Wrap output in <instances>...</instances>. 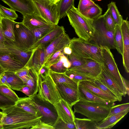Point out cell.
Segmentation results:
<instances>
[{
	"label": "cell",
	"instance_id": "cell-10",
	"mask_svg": "<svg viewBox=\"0 0 129 129\" xmlns=\"http://www.w3.org/2000/svg\"><path fill=\"white\" fill-rule=\"evenodd\" d=\"M15 40L13 41L15 45L21 50L28 51L33 45L34 40L31 30L21 22H16L14 27Z\"/></svg>",
	"mask_w": 129,
	"mask_h": 129
},
{
	"label": "cell",
	"instance_id": "cell-26",
	"mask_svg": "<svg viewBox=\"0 0 129 129\" xmlns=\"http://www.w3.org/2000/svg\"><path fill=\"white\" fill-rule=\"evenodd\" d=\"M1 20L2 29L4 37L14 41L15 38L14 27L16 22L4 17L1 18Z\"/></svg>",
	"mask_w": 129,
	"mask_h": 129
},
{
	"label": "cell",
	"instance_id": "cell-53",
	"mask_svg": "<svg viewBox=\"0 0 129 129\" xmlns=\"http://www.w3.org/2000/svg\"><path fill=\"white\" fill-rule=\"evenodd\" d=\"M20 91L22 92L28 96H30V90L28 87L24 86L20 89Z\"/></svg>",
	"mask_w": 129,
	"mask_h": 129
},
{
	"label": "cell",
	"instance_id": "cell-49",
	"mask_svg": "<svg viewBox=\"0 0 129 129\" xmlns=\"http://www.w3.org/2000/svg\"><path fill=\"white\" fill-rule=\"evenodd\" d=\"M96 4L93 0H80L78 9L79 12L82 14L85 12L89 7Z\"/></svg>",
	"mask_w": 129,
	"mask_h": 129
},
{
	"label": "cell",
	"instance_id": "cell-54",
	"mask_svg": "<svg viewBox=\"0 0 129 129\" xmlns=\"http://www.w3.org/2000/svg\"><path fill=\"white\" fill-rule=\"evenodd\" d=\"M63 52L64 54L69 55L72 53V51L71 48L68 46L65 47L63 48Z\"/></svg>",
	"mask_w": 129,
	"mask_h": 129
},
{
	"label": "cell",
	"instance_id": "cell-28",
	"mask_svg": "<svg viewBox=\"0 0 129 129\" xmlns=\"http://www.w3.org/2000/svg\"><path fill=\"white\" fill-rule=\"evenodd\" d=\"M49 74L55 84L58 83L67 84L78 88V83L71 79L65 73H56L50 70Z\"/></svg>",
	"mask_w": 129,
	"mask_h": 129
},
{
	"label": "cell",
	"instance_id": "cell-37",
	"mask_svg": "<svg viewBox=\"0 0 129 129\" xmlns=\"http://www.w3.org/2000/svg\"><path fill=\"white\" fill-rule=\"evenodd\" d=\"M108 8L110 10L112 18L115 24L121 25L122 24L123 19L120 14L115 2H112L108 5Z\"/></svg>",
	"mask_w": 129,
	"mask_h": 129
},
{
	"label": "cell",
	"instance_id": "cell-57",
	"mask_svg": "<svg viewBox=\"0 0 129 129\" xmlns=\"http://www.w3.org/2000/svg\"><path fill=\"white\" fill-rule=\"evenodd\" d=\"M52 3L55 4H57L59 2L60 0H49Z\"/></svg>",
	"mask_w": 129,
	"mask_h": 129
},
{
	"label": "cell",
	"instance_id": "cell-27",
	"mask_svg": "<svg viewBox=\"0 0 129 129\" xmlns=\"http://www.w3.org/2000/svg\"><path fill=\"white\" fill-rule=\"evenodd\" d=\"M15 105L28 113L42 117L31 101L30 96L19 98Z\"/></svg>",
	"mask_w": 129,
	"mask_h": 129
},
{
	"label": "cell",
	"instance_id": "cell-41",
	"mask_svg": "<svg viewBox=\"0 0 129 129\" xmlns=\"http://www.w3.org/2000/svg\"><path fill=\"white\" fill-rule=\"evenodd\" d=\"M128 109H129V103L113 105L110 107L109 114L105 119L119 113Z\"/></svg>",
	"mask_w": 129,
	"mask_h": 129
},
{
	"label": "cell",
	"instance_id": "cell-48",
	"mask_svg": "<svg viewBox=\"0 0 129 129\" xmlns=\"http://www.w3.org/2000/svg\"><path fill=\"white\" fill-rule=\"evenodd\" d=\"M15 74L19 77L25 83L30 77L29 69L24 66L15 72Z\"/></svg>",
	"mask_w": 129,
	"mask_h": 129
},
{
	"label": "cell",
	"instance_id": "cell-34",
	"mask_svg": "<svg viewBox=\"0 0 129 129\" xmlns=\"http://www.w3.org/2000/svg\"><path fill=\"white\" fill-rule=\"evenodd\" d=\"M65 73L71 79L77 83L83 81H91L95 78L83 73L69 70Z\"/></svg>",
	"mask_w": 129,
	"mask_h": 129
},
{
	"label": "cell",
	"instance_id": "cell-59",
	"mask_svg": "<svg viewBox=\"0 0 129 129\" xmlns=\"http://www.w3.org/2000/svg\"><path fill=\"white\" fill-rule=\"evenodd\" d=\"M5 72L4 70L0 65V75Z\"/></svg>",
	"mask_w": 129,
	"mask_h": 129
},
{
	"label": "cell",
	"instance_id": "cell-55",
	"mask_svg": "<svg viewBox=\"0 0 129 129\" xmlns=\"http://www.w3.org/2000/svg\"><path fill=\"white\" fill-rule=\"evenodd\" d=\"M122 79L124 83L126 89V94L128 95L129 94V83L128 81L126 80L123 77H122Z\"/></svg>",
	"mask_w": 129,
	"mask_h": 129
},
{
	"label": "cell",
	"instance_id": "cell-12",
	"mask_svg": "<svg viewBox=\"0 0 129 129\" xmlns=\"http://www.w3.org/2000/svg\"><path fill=\"white\" fill-rule=\"evenodd\" d=\"M45 48L37 47L33 50L31 56L24 66L28 68L30 72L39 77L40 71L45 62Z\"/></svg>",
	"mask_w": 129,
	"mask_h": 129
},
{
	"label": "cell",
	"instance_id": "cell-47",
	"mask_svg": "<svg viewBox=\"0 0 129 129\" xmlns=\"http://www.w3.org/2000/svg\"><path fill=\"white\" fill-rule=\"evenodd\" d=\"M16 102L0 93V109H5L16 104Z\"/></svg>",
	"mask_w": 129,
	"mask_h": 129
},
{
	"label": "cell",
	"instance_id": "cell-61",
	"mask_svg": "<svg viewBox=\"0 0 129 129\" xmlns=\"http://www.w3.org/2000/svg\"><path fill=\"white\" fill-rule=\"evenodd\" d=\"M96 1H101L102 0H95Z\"/></svg>",
	"mask_w": 129,
	"mask_h": 129
},
{
	"label": "cell",
	"instance_id": "cell-9",
	"mask_svg": "<svg viewBox=\"0 0 129 129\" xmlns=\"http://www.w3.org/2000/svg\"><path fill=\"white\" fill-rule=\"evenodd\" d=\"M35 12L53 25H58L60 19L57 4L49 0H32Z\"/></svg>",
	"mask_w": 129,
	"mask_h": 129
},
{
	"label": "cell",
	"instance_id": "cell-11",
	"mask_svg": "<svg viewBox=\"0 0 129 129\" xmlns=\"http://www.w3.org/2000/svg\"><path fill=\"white\" fill-rule=\"evenodd\" d=\"M5 38L4 42L0 43V54L12 56L20 60L24 66L29 59L33 51L22 50L15 45L13 41Z\"/></svg>",
	"mask_w": 129,
	"mask_h": 129
},
{
	"label": "cell",
	"instance_id": "cell-46",
	"mask_svg": "<svg viewBox=\"0 0 129 129\" xmlns=\"http://www.w3.org/2000/svg\"><path fill=\"white\" fill-rule=\"evenodd\" d=\"M67 55V57L71 63L70 68L81 66L85 63L84 58L78 57L72 53L71 54Z\"/></svg>",
	"mask_w": 129,
	"mask_h": 129
},
{
	"label": "cell",
	"instance_id": "cell-21",
	"mask_svg": "<svg viewBox=\"0 0 129 129\" xmlns=\"http://www.w3.org/2000/svg\"><path fill=\"white\" fill-rule=\"evenodd\" d=\"M58 116L66 123L74 122L75 113L71 107L66 102L61 99L54 105Z\"/></svg>",
	"mask_w": 129,
	"mask_h": 129
},
{
	"label": "cell",
	"instance_id": "cell-56",
	"mask_svg": "<svg viewBox=\"0 0 129 129\" xmlns=\"http://www.w3.org/2000/svg\"><path fill=\"white\" fill-rule=\"evenodd\" d=\"M5 38L3 33L1 22L0 23V43L4 42Z\"/></svg>",
	"mask_w": 129,
	"mask_h": 129
},
{
	"label": "cell",
	"instance_id": "cell-17",
	"mask_svg": "<svg viewBox=\"0 0 129 129\" xmlns=\"http://www.w3.org/2000/svg\"><path fill=\"white\" fill-rule=\"evenodd\" d=\"M127 17L123 20L121 25L123 46L122 55L123 63L125 72H129V22Z\"/></svg>",
	"mask_w": 129,
	"mask_h": 129
},
{
	"label": "cell",
	"instance_id": "cell-7",
	"mask_svg": "<svg viewBox=\"0 0 129 129\" xmlns=\"http://www.w3.org/2000/svg\"><path fill=\"white\" fill-rule=\"evenodd\" d=\"M30 100L42 116L40 120L53 126L58 117L54 105L41 98L37 94L30 96Z\"/></svg>",
	"mask_w": 129,
	"mask_h": 129
},
{
	"label": "cell",
	"instance_id": "cell-25",
	"mask_svg": "<svg viewBox=\"0 0 129 129\" xmlns=\"http://www.w3.org/2000/svg\"><path fill=\"white\" fill-rule=\"evenodd\" d=\"M129 109L105 118L98 122L97 129H108L112 128L127 113Z\"/></svg>",
	"mask_w": 129,
	"mask_h": 129
},
{
	"label": "cell",
	"instance_id": "cell-24",
	"mask_svg": "<svg viewBox=\"0 0 129 129\" xmlns=\"http://www.w3.org/2000/svg\"><path fill=\"white\" fill-rule=\"evenodd\" d=\"M78 83L102 99L114 102L119 101L117 98L105 92L92 84L89 81H80Z\"/></svg>",
	"mask_w": 129,
	"mask_h": 129
},
{
	"label": "cell",
	"instance_id": "cell-44",
	"mask_svg": "<svg viewBox=\"0 0 129 129\" xmlns=\"http://www.w3.org/2000/svg\"><path fill=\"white\" fill-rule=\"evenodd\" d=\"M91 83L97 86L105 92L109 94L115 98H117L119 100L115 94L110 89L106 86L97 78H94L91 81Z\"/></svg>",
	"mask_w": 129,
	"mask_h": 129
},
{
	"label": "cell",
	"instance_id": "cell-32",
	"mask_svg": "<svg viewBox=\"0 0 129 129\" xmlns=\"http://www.w3.org/2000/svg\"><path fill=\"white\" fill-rule=\"evenodd\" d=\"M74 0H60L57 4L58 14L60 19L64 18L67 12L74 5Z\"/></svg>",
	"mask_w": 129,
	"mask_h": 129
},
{
	"label": "cell",
	"instance_id": "cell-20",
	"mask_svg": "<svg viewBox=\"0 0 129 129\" xmlns=\"http://www.w3.org/2000/svg\"><path fill=\"white\" fill-rule=\"evenodd\" d=\"M64 27L56 25L53 29L43 38L35 43L29 51H33L37 47L45 48L55 39L65 31Z\"/></svg>",
	"mask_w": 129,
	"mask_h": 129
},
{
	"label": "cell",
	"instance_id": "cell-15",
	"mask_svg": "<svg viewBox=\"0 0 129 129\" xmlns=\"http://www.w3.org/2000/svg\"><path fill=\"white\" fill-rule=\"evenodd\" d=\"M70 40L69 36L66 33L65 31L55 39L45 48V59L44 63L53 54L63 50L65 47L68 46Z\"/></svg>",
	"mask_w": 129,
	"mask_h": 129
},
{
	"label": "cell",
	"instance_id": "cell-1",
	"mask_svg": "<svg viewBox=\"0 0 129 129\" xmlns=\"http://www.w3.org/2000/svg\"><path fill=\"white\" fill-rule=\"evenodd\" d=\"M2 111L5 114L1 121L4 129H30L41 117L26 112L15 104Z\"/></svg>",
	"mask_w": 129,
	"mask_h": 129
},
{
	"label": "cell",
	"instance_id": "cell-39",
	"mask_svg": "<svg viewBox=\"0 0 129 129\" xmlns=\"http://www.w3.org/2000/svg\"><path fill=\"white\" fill-rule=\"evenodd\" d=\"M18 17L15 11L11 9L6 8L0 4V18L2 17L14 21Z\"/></svg>",
	"mask_w": 129,
	"mask_h": 129
},
{
	"label": "cell",
	"instance_id": "cell-38",
	"mask_svg": "<svg viewBox=\"0 0 129 129\" xmlns=\"http://www.w3.org/2000/svg\"><path fill=\"white\" fill-rule=\"evenodd\" d=\"M30 77L28 80L24 83V86L29 87L30 90V96L37 94L38 91V82L39 78L33 74L29 71Z\"/></svg>",
	"mask_w": 129,
	"mask_h": 129
},
{
	"label": "cell",
	"instance_id": "cell-18",
	"mask_svg": "<svg viewBox=\"0 0 129 129\" xmlns=\"http://www.w3.org/2000/svg\"><path fill=\"white\" fill-rule=\"evenodd\" d=\"M13 10L21 13L23 16L35 12L32 0H1Z\"/></svg>",
	"mask_w": 129,
	"mask_h": 129
},
{
	"label": "cell",
	"instance_id": "cell-58",
	"mask_svg": "<svg viewBox=\"0 0 129 129\" xmlns=\"http://www.w3.org/2000/svg\"><path fill=\"white\" fill-rule=\"evenodd\" d=\"M5 114L3 113L2 112L0 111V122L3 117Z\"/></svg>",
	"mask_w": 129,
	"mask_h": 129
},
{
	"label": "cell",
	"instance_id": "cell-5",
	"mask_svg": "<svg viewBox=\"0 0 129 129\" xmlns=\"http://www.w3.org/2000/svg\"><path fill=\"white\" fill-rule=\"evenodd\" d=\"M74 106V113H80L98 122L107 117L111 107L94 103L80 101L76 103Z\"/></svg>",
	"mask_w": 129,
	"mask_h": 129
},
{
	"label": "cell",
	"instance_id": "cell-51",
	"mask_svg": "<svg viewBox=\"0 0 129 129\" xmlns=\"http://www.w3.org/2000/svg\"><path fill=\"white\" fill-rule=\"evenodd\" d=\"M7 76L5 72L0 75V85H5L10 87L7 81Z\"/></svg>",
	"mask_w": 129,
	"mask_h": 129
},
{
	"label": "cell",
	"instance_id": "cell-13",
	"mask_svg": "<svg viewBox=\"0 0 129 129\" xmlns=\"http://www.w3.org/2000/svg\"><path fill=\"white\" fill-rule=\"evenodd\" d=\"M61 99L66 102L71 107L79 101L78 88L67 84H55Z\"/></svg>",
	"mask_w": 129,
	"mask_h": 129
},
{
	"label": "cell",
	"instance_id": "cell-43",
	"mask_svg": "<svg viewBox=\"0 0 129 129\" xmlns=\"http://www.w3.org/2000/svg\"><path fill=\"white\" fill-rule=\"evenodd\" d=\"M53 126L54 129H76L74 122L66 123L58 116Z\"/></svg>",
	"mask_w": 129,
	"mask_h": 129
},
{
	"label": "cell",
	"instance_id": "cell-6",
	"mask_svg": "<svg viewBox=\"0 0 129 129\" xmlns=\"http://www.w3.org/2000/svg\"><path fill=\"white\" fill-rule=\"evenodd\" d=\"M103 65L111 77L119 86L124 96L126 94V88L110 49L106 46L101 47Z\"/></svg>",
	"mask_w": 129,
	"mask_h": 129
},
{
	"label": "cell",
	"instance_id": "cell-2",
	"mask_svg": "<svg viewBox=\"0 0 129 129\" xmlns=\"http://www.w3.org/2000/svg\"><path fill=\"white\" fill-rule=\"evenodd\" d=\"M93 28V32L88 40L100 47L106 46L111 49H116L114 41V31L107 28L103 15L97 18L90 19Z\"/></svg>",
	"mask_w": 129,
	"mask_h": 129
},
{
	"label": "cell",
	"instance_id": "cell-42",
	"mask_svg": "<svg viewBox=\"0 0 129 129\" xmlns=\"http://www.w3.org/2000/svg\"><path fill=\"white\" fill-rule=\"evenodd\" d=\"M103 16L106 26L109 30L114 31L115 24L109 9L103 14Z\"/></svg>",
	"mask_w": 129,
	"mask_h": 129
},
{
	"label": "cell",
	"instance_id": "cell-35",
	"mask_svg": "<svg viewBox=\"0 0 129 129\" xmlns=\"http://www.w3.org/2000/svg\"><path fill=\"white\" fill-rule=\"evenodd\" d=\"M55 26L49 24L31 30L33 35L34 44L52 30Z\"/></svg>",
	"mask_w": 129,
	"mask_h": 129
},
{
	"label": "cell",
	"instance_id": "cell-29",
	"mask_svg": "<svg viewBox=\"0 0 129 129\" xmlns=\"http://www.w3.org/2000/svg\"><path fill=\"white\" fill-rule=\"evenodd\" d=\"M71 66V63L67 57L63 54L59 60L51 66L50 69L52 71L59 73H65Z\"/></svg>",
	"mask_w": 129,
	"mask_h": 129
},
{
	"label": "cell",
	"instance_id": "cell-3",
	"mask_svg": "<svg viewBox=\"0 0 129 129\" xmlns=\"http://www.w3.org/2000/svg\"><path fill=\"white\" fill-rule=\"evenodd\" d=\"M72 53L81 58H91L102 62L101 47L88 41L74 38L68 45Z\"/></svg>",
	"mask_w": 129,
	"mask_h": 129
},
{
	"label": "cell",
	"instance_id": "cell-62",
	"mask_svg": "<svg viewBox=\"0 0 129 129\" xmlns=\"http://www.w3.org/2000/svg\"><path fill=\"white\" fill-rule=\"evenodd\" d=\"M1 19L0 18V23L1 22Z\"/></svg>",
	"mask_w": 129,
	"mask_h": 129
},
{
	"label": "cell",
	"instance_id": "cell-30",
	"mask_svg": "<svg viewBox=\"0 0 129 129\" xmlns=\"http://www.w3.org/2000/svg\"><path fill=\"white\" fill-rule=\"evenodd\" d=\"M7 76V81L12 89L20 91L24 86V83L15 72H5Z\"/></svg>",
	"mask_w": 129,
	"mask_h": 129
},
{
	"label": "cell",
	"instance_id": "cell-22",
	"mask_svg": "<svg viewBox=\"0 0 129 129\" xmlns=\"http://www.w3.org/2000/svg\"><path fill=\"white\" fill-rule=\"evenodd\" d=\"M21 22L30 30L51 24L35 12L24 16Z\"/></svg>",
	"mask_w": 129,
	"mask_h": 129
},
{
	"label": "cell",
	"instance_id": "cell-45",
	"mask_svg": "<svg viewBox=\"0 0 129 129\" xmlns=\"http://www.w3.org/2000/svg\"><path fill=\"white\" fill-rule=\"evenodd\" d=\"M63 54V49L56 52L48 59L43 66L50 68L51 66L58 61Z\"/></svg>",
	"mask_w": 129,
	"mask_h": 129
},
{
	"label": "cell",
	"instance_id": "cell-36",
	"mask_svg": "<svg viewBox=\"0 0 129 129\" xmlns=\"http://www.w3.org/2000/svg\"><path fill=\"white\" fill-rule=\"evenodd\" d=\"M102 9L97 4L91 6L86 10L82 13L88 19L93 20L95 19L101 15Z\"/></svg>",
	"mask_w": 129,
	"mask_h": 129
},
{
	"label": "cell",
	"instance_id": "cell-8",
	"mask_svg": "<svg viewBox=\"0 0 129 129\" xmlns=\"http://www.w3.org/2000/svg\"><path fill=\"white\" fill-rule=\"evenodd\" d=\"M38 95L55 105L61 99L56 85L50 74L44 76L39 75Z\"/></svg>",
	"mask_w": 129,
	"mask_h": 129
},
{
	"label": "cell",
	"instance_id": "cell-60",
	"mask_svg": "<svg viewBox=\"0 0 129 129\" xmlns=\"http://www.w3.org/2000/svg\"><path fill=\"white\" fill-rule=\"evenodd\" d=\"M0 129H4L3 124L1 121L0 122Z\"/></svg>",
	"mask_w": 129,
	"mask_h": 129
},
{
	"label": "cell",
	"instance_id": "cell-23",
	"mask_svg": "<svg viewBox=\"0 0 129 129\" xmlns=\"http://www.w3.org/2000/svg\"><path fill=\"white\" fill-rule=\"evenodd\" d=\"M0 65L5 72H15L24 66L21 62L13 56L0 54Z\"/></svg>",
	"mask_w": 129,
	"mask_h": 129
},
{
	"label": "cell",
	"instance_id": "cell-33",
	"mask_svg": "<svg viewBox=\"0 0 129 129\" xmlns=\"http://www.w3.org/2000/svg\"><path fill=\"white\" fill-rule=\"evenodd\" d=\"M114 41L116 49L122 56L123 42L121 25L116 24L114 33Z\"/></svg>",
	"mask_w": 129,
	"mask_h": 129
},
{
	"label": "cell",
	"instance_id": "cell-31",
	"mask_svg": "<svg viewBox=\"0 0 129 129\" xmlns=\"http://www.w3.org/2000/svg\"><path fill=\"white\" fill-rule=\"evenodd\" d=\"M74 123L76 129H97L98 122L88 118L75 117Z\"/></svg>",
	"mask_w": 129,
	"mask_h": 129
},
{
	"label": "cell",
	"instance_id": "cell-14",
	"mask_svg": "<svg viewBox=\"0 0 129 129\" xmlns=\"http://www.w3.org/2000/svg\"><path fill=\"white\" fill-rule=\"evenodd\" d=\"M84 59L85 63L83 65L70 68L68 70L83 73L97 78L101 72L103 62L91 58Z\"/></svg>",
	"mask_w": 129,
	"mask_h": 129
},
{
	"label": "cell",
	"instance_id": "cell-40",
	"mask_svg": "<svg viewBox=\"0 0 129 129\" xmlns=\"http://www.w3.org/2000/svg\"><path fill=\"white\" fill-rule=\"evenodd\" d=\"M0 93L16 102L19 98L11 88L5 85H0Z\"/></svg>",
	"mask_w": 129,
	"mask_h": 129
},
{
	"label": "cell",
	"instance_id": "cell-50",
	"mask_svg": "<svg viewBox=\"0 0 129 129\" xmlns=\"http://www.w3.org/2000/svg\"><path fill=\"white\" fill-rule=\"evenodd\" d=\"M31 129H54L53 126L46 124L40 119Z\"/></svg>",
	"mask_w": 129,
	"mask_h": 129
},
{
	"label": "cell",
	"instance_id": "cell-16",
	"mask_svg": "<svg viewBox=\"0 0 129 129\" xmlns=\"http://www.w3.org/2000/svg\"><path fill=\"white\" fill-rule=\"evenodd\" d=\"M78 90L79 101L94 103L111 107L115 104L114 102L104 99L97 96L78 83Z\"/></svg>",
	"mask_w": 129,
	"mask_h": 129
},
{
	"label": "cell",
	"instance_id": "cell-19",
	"mask_svg": "<svg viewBox=\"0 0 129 129\" xmlns=\"http://www.w3.org/2000/svg\"><path fill=\"white\" fill-rule=\"evenodd\" d=\"M97 78L115 94L119 102L121 101L122 96H124L122 91L112 79L103 64L101 72Z\"/></svg>",
	"mask_w": 129,
	"mask_h": 129
},
{
	"label": "cell",
	"instance_id": "cell-4",
	"mask_svg": "<svg viewBox=\"0 0 129 129\" xmlns=\"http://www.w3.org/2000/svg\"><path fill=\"white\" fill-rule=\"evenodd\" d=\"M70 25L79 38L88 41L92 36L93 28L90 19L73 7L67 13Z\"/></svg>",
	"mask_w": 129,
	"mask_h": 129
},
{
	"label": "cell",
	"instance_id": "cell-52",
	"mask_svg": "<svg viewBox=\"0 0 129 129\" xmlns=\"http://www.w3.org/2000/svg\"><path fill=\"white\" fill-rule=\"evenodd\" d=\"M50 68L44 66H43L41 69L39 75L43 77L49 74Z\"/></svg>",
	"mask_w": 129,
	"mask_h": 129
}]
</instances>
